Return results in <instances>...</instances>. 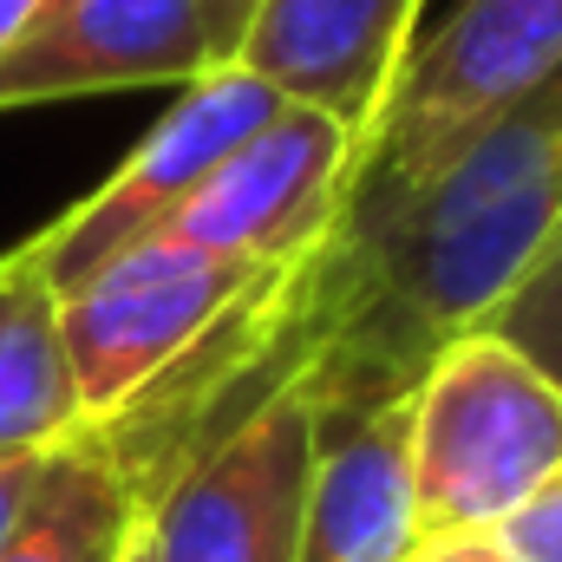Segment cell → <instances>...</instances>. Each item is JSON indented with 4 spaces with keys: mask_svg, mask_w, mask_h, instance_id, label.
<instances>
[{
    "mask_svg": "<svg viewBox=\"0 0 562 562\" xmlns=\"http://www.w3.org/2000/svg\"><path fill=\"white\" fill-rule=\"evenodd\" d=\"M562 464V386L504 334H451L413 386L419 543L491 537Z\"/></svg>",
    "mask_w": 562,
    "mask_h": 562,
    "instance_id": "obj_1",
    "label": "cell"
},
{
    "mask_svg": "<svg viewBox=\"0 0 562 562\" xmlns=\"http://www.w3.org/2000/svg\"><path fill=\"white\" fill-rule=\"evenodd\" d=\"M249 13H256V0H203V33H210V59L216 66L236 59V40H243Z\"/></svg>",
    "mask_w": 562,
    "mask_h": 562,
    "instance_id": "obj_14",
    "label": "cell"
},
{
    "mask_svg": "<svg viewBox=\"0 0 562 562\" xmlns=\"http://www.w3.org/2000/svg\"><path fill=\"white\" fill-rule=\"evenodd\" d=\"M413 562H510L491 537H451V543H419Z\"/></svg>",
    "mask_w": 562,
    "mask_h": 562,
    "instance_id": "obj_16",
    "label": "cell"
},
{
    "mask_svg": "<svg viewBox=\"0 0 562 562\" xmlns=\"http://www.w3.org/2000/svg\"><path fill=\"white\" fill-rule=\"evenodd\" d=\"M419 0H256L236 66L276 99L334 119L367 150L386 92L413 53Z\"/></svg>",
    "mask_w": 562,
    "mask_h": 562,
    "instance_id": "obj_8",
    "label": "cell"
},
{
    "mask_svg": "<svg viewBox=\"0 0 562 562\" xmlns=\"http://www.w3.org/2000/svg\"><path fill=\"white\" fill-rule=\"evenodd\" d=\"M40 464H46V451H20V458H0V537L13 530L20 504L33 497V484H40Z\"/></svg>",
    "mask_w": 562,
    "mask_h": 562,
    "instance_id": "obj_15",
    "label": "cell"
},
{
    "mask_svg": "<svg viewBox=\"0 0 562 562\" xmlns=\"http://www.w3.org/2000/svg\"><path fill=\"white\" fill-rule=\"evenodd\" d=\"M484 327L504 334L517 353H530V360L562 386V243H550V249L537 256V269L497 301V314H491Z\"/></svg>",
    "mask_w": 562,
    "mask_h": 562,
    "instance_id": "obj_12",
    "label": "cell"
},
{
    "mask_svg": "<svg viewBox=\"0 0 562 562\" xmlns=\"http://www.w3.org/2000/svg\"><path fill=\"white\" fill-rule=\"evenodd\" d=\"M353 177H360V144L307 105H281L144 243H170L196 256H243V262H288V256H307L334 229L340 203L353 196Z\"/></svg>",
    "mask_w": 562,
    "mask_h": 562,
    "instance_id": "obj_6",
    "label": "cell"
},
{
    "mask_svg": "<svg viewBox=\"0 0 562 562\" xmlns=\"http://www.w3.org/2000/svg\"><path fill=\"white\" fill-rule=\"evenodd\" d=\"M281 105L288 99H276L236 59L210 66L203 79L177 86V105L125 150V164L92 196H79L66 216H53L20 249L40 262V276L53 281V294H66L72 281H86L92 269H105L112 256H125L132 243H144L236 144L249 132H262Z\"/></svg>",
    "mask_w": 562,
    "mask_h": 562,
    "instance_id": "obj_5",
    "label": "cell"
},
{
    "mask_svg": "<svg viewBox=\"0 0 562 562\" xmlns=\"http://www.w3.org/2000/svg\"><path fill=\"white\" fill-rule=\"evenodd\" d=\"M144 530V497L99 431H72L46 451L33 497L0 537V562H119Z\"/></svg>",
    "mask_w": 562,
    "mask_h": 562,
    "instance_id": "obj_10",
    "label": "cell"
},
{
    "mask_svg": "<svg viewBox=\"0 0 562 562\" xmlns=\"http://www.w3.org/2000/svg\"><path fill=\"white\" fill-rule=\"evenodd\" d=\"M119 562H150V557H144V530L132 537V543H125V557H119Z\"/></svg>",
    "mask_w": 562,
    "mask_h": 562,
    "instance_id": "obj_18",
    "label": "cell"
},
{
    "mask_svg": "<svg viewBox=\"0 0 562 562\" xmlns=\"http://www.w3.org/2000/svg\"><path fill=\"white\" fill-rule=\"evenodd\" d=\"M33 7H40V0H0V46H7V40L33 20Z\"/></svg>",
    "mask_w": 562,
    "mask_h": 562,
    "instance_id": "obj_17",
    "label": "cell"
},
{
    "mask_svg": "<svg viewBox=\"0 0 562 562\" xmlns=\"http://www.w3.org/2000/svg\"><path fill=\"white\" fill-rule=\"evenodd\" d=\"M557 243H562V229H557Z\"/></svg>",
    "mask_w": 562,
    "mask_h": 562,
    "instance_id": "obj_19",
    "label": "cell"
},
{
    "mask_svg": "<svg viewBox=\"0 0 562 562\" xmlns=\"http://www.w3.org/2000/svg\"><path fill=\"white\" fill-rule=\"evenodd\" d=\"M86 425L59 340V294L26 249L0 256V458L53 451Z\"/></svg>",
    "mask_w": 562,
    "mask_h": 562,
    "instance_id": "obj_11",
    "label": "cell"
},
{
    "mask_svg": "<svg viewBox=\"0 0 562 562\" xmlns=\"http://www.w3.org/2000/svg\"><path fill=\"white\" fill-rule=\"evenodd\" d=\"M550 72H562V0H458V13L406 53L340 216L413 196Z\"/></svg>",
    "mask_w": 562,
    "mask_h": 562,
    "instance_id": "obj_2",
    "label": "cell"
},
{
    "mask_svg": "<svg viewBox=\"0 0 562 562\" xmlns=\"http://www.w3.org/2000/svg\"><path fill=\"white\" fill-rule=\"evenodd\" d=\"M491 543L510 562H562V464L491 530Z\"/></svg>",
    "mask_w": 562,
    "mask_h": 562,
    "instance_id": "obj_13",
    "label": "cell"
},
{
    "mask_svg": "<svg viewBox=\"0 0 562 562\" xmlns=\"http://www.w3.org/2000/svg\"><path fill=\"white\" fill-rule=\"evenodd\" d=\"M314 471V406L301 373L229 419L144 510L150 562H294Z\"/></svg>",
    "mask_w": 562,
    "mask_h": 562,
    "instance_id": "obj_4",
    "label": "cell"
},
{
    "mask_svg": "<svg viewBox=\"0 0 562 562\" xmlns=\"http://www.w3.org/2000/svg\"><path fill=\"white\" fill-rule=\"evenodd\" d=\"M294 262V256H288ZM281 262L196 256L170 243H132L105 269L59 294V340L86 425L119 419L177 367H190Z\"/></svg>",
    "mask_w": 562,
    "mask_h": 562,
    "instance_id": "obj_3",
    "label": "cell"
},
{
    "mask_svg": "<svg viewBox=\"0 0 562 562\" xmlns=\"http://www.w3.org/2000/svg\"><path fill=\"white\" fill-rule=\"evenodd\" d=\"M203 0H40L0 46V112L203 79Z\"/></svg>",
    "mask_w": 562,
    "mask_h": 562,
    "instance_id": "obj_7",
    "label": "cell"
},
{
    "mask_svg": "<svg viewBox=\"0 0 562 562\" xmlns=\"http://www.w3.org/2000/svg\"><path fill=\"white\" fill-rule=\"evenodd\" d=\"M413 557H419L413 393L314 406V471H307L294 562H413Z\"/></svg>",
    "mask_w": 562,
    "mask_h": 562,
    "instance_id": "obj_9",
    "label": "cell"
}]
</instances>
